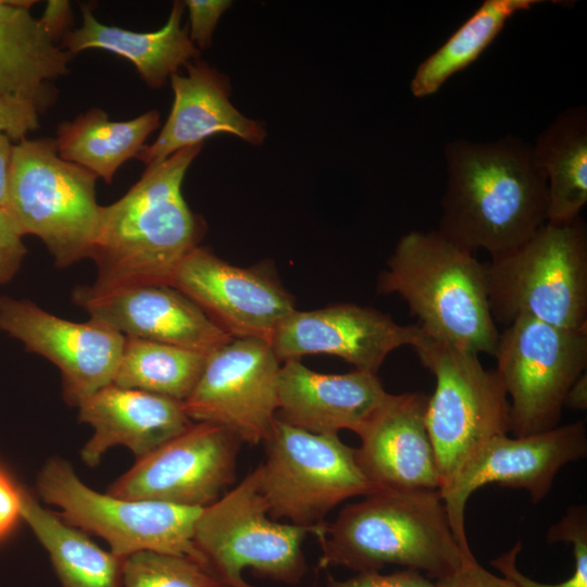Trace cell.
<instances>
[{"mask_svg":"<svg viewBox=\"0 0 587 587\" xmlns=\"http://www.w3.org/2000/svg\"><path fill=\"white\" fill-rule=\"evenodd\" d=\"M326 587H437L419 571L404 569L390 574L379 572L359 573L358 575L338 580L327 578Z\"/></svg>","mask_w":587,"mask_h":587,"instance_id":"836d02e7","label":"cell"},{"mask_svg":"<svg viewBox=\"0 0 587 587\" xmlns=\"http://www.w3.org/2000/svg\"><path fill=\"white\" fill-rule=\"evenodd\" d=\"M494 357L510 403V432L541 433L559 425L569 390L586 372L587 327L522 316L499 334Z\"/></svg>","mask_w":587,"mask_h":587,"instance_id":"8fae6325","label":"cell"},{"mask_svg":"<svg viewBox=\"0 0 587 587\" xmlns=\"http://www.w3.org/2000/svg\"><path fill=\"white\" fill-rule=\"evenodd\" d=\"M364 497L315 535L319 567L369 573L400 565L440 579L474 559L455 538L438 490H379Z\"/></svg>","mask_w":587,"mask_h":587,"instance_id":"3957f363","label":"cell"},{"mask_svg":"<svg viewBox=\"0 0 587 587\" xmlns=\"http://www.w3.org/2000/svg\"><path fill=\"white\" fill-rule=\"evenodd\" d=\"M37 490L46 503L61 510L59 516L67 524L100 536L117 557L150 550L185 555L210 569L193 541L202 509L98 492L59 457L40 470Z\"/></svg>","mask_w":587,"mask_h":587,"instance_id":"9c48e42d","label":"cell"},{"mask_svg":"<svg viewBox=\"0 0 587 587\" xmlns=\"http://www.w3.org/2000/svg\"><path fill=\"white\" fill-rule=\"evenodd\" d=\"M78 419L93 428L80 450L82 461L97 465L114 446L127 447L140 459L187 428L184 402L110 384L78 404Z\"/></svg>","mask_w":587,"mask_h":587,"instance_id":"7402d4cb","label":"cell"},{"mask_svg":"<svg viewBox=\"0 0 587 587\" xmlns=\"http://www.w3.org/2000/svg\"><path fill=\"white\" fill-rule=\"evenodd\" d=\"M447 186L438 230L474 253L504 254L547 223L548 183L533 146L511 135L445 148Z\"/></svg>","mask_w":587,"mask_h":587,"instance_id":"6da1fadb","label":"cell"},{"mask_svg":"<svg viewBox=\"0 0 587 587\" xmlns=\"http://www.w3.org/2000/svg\"><path fill=\"white\" fill-rule=\"evenodd\" d=\"M437 587H515L504 577L486 571L474 558L453 574L435 582Z\"/></svg>","mask_w":587,"mask_h":587,"instance_id":"d590c367","label":"cell"},{"mask_svg":"<svg viewBox=\"0 0 587 587\" xmlns=\"http://www.w3.org/2000/svg\"><path fill=\"white\" fill-rule=\"evenodd\" d=\"M97 176L63 160L51 138L13 143L5 210L24 235L39 237L55 265L89 258L100 205Z\"/></svg>","mask_w":587,"mask_h":587,"instance_id":"8992f818","label":"cell"},{"mask_svg":"<svg viewBox=\"0 0 587 587\" xmlns=\"http://www.w3.org/2000/svg\"><path fill=\"white\" fill-rule=\"evenodd\" d=\"M574 410H585L587 408V376L583 373L567 392L565 404Z\"/></svg>","mask_w":587,"mask_h":587,"instance_id":"ab89813d","label":"cell"},{"mask_svg":"<svg viewBox=\"0 0 587 587\" xmlns=\"http://www.w3.org/2000/svg\"><path fill=\"white\" fill-rule=\"evenodd\" d=\"M428 397L389 395L358 435L357 462L377 491L438 490L441 477L426 426Z\"/></svg>","mask_w":587,"mask_h":587,"instance_id":"d6986e66","label":"cell"},{"mask_svg":"<svg viewBox=\"0 0 587 587\" xmlns=\"http://www.w3.org/2000/svg\"><path fill=\"white\" fill-rule=\"evenodd\" d=\"M21 517L48 552L62 587H121L124 558L100 548L22 487Z\"/></svg>","mask_w":587,"mask_h":587,"instance_id":"484cf974","label":"cell"},{"mask_svg":"<svg viewBox=\"0 0 587 587\" xmlns=\"http://www.w3.org/2000/svg\"><path fill=\"white\" fill-rule=\"evenodd\" d=\"M184 4L189 11L190 40L197 48H208L221 15L232 2L228 0H187Z\"/></svg>","mask_w":587,"mask_h":587,"instance_id":"1f68e13d","label":"cell"},{"mask_svg":"<svg viewBox=\"0 0 587 587\" xmlns=\"http://www.w3.org/2000/svg\"><path fill=\"white\" fill-rule=\"evenodd\" d=\"M21 517V487H16L0 470V538L7 535Z\"/></svg>","mask_w":587,"mask_h":587,"instance_id":"8d00e7d4","label":"cell"},{"mask_svg":"<svg viewBox=\"0 0 587 587\" xmlns=\"http://www.w3.org/2000/svg\"><path fill=\"white\" fill-rule=\"evenodd\" d=\"M389 395L376 373L322 374L289 360L279 370L277 419L314 434L359 435Z\"/></svg>","mask_w":587,"mask_h":587,"instance_id":"ffe728a7","label":"cell"},{"mask_svg":"<svg viewBox=\"0 0 587 587\" xmlns=\"http://www.w3.org/2000/svg\"><path fill=\"white\" fill-rule=\"evenodd\" d=\"M160 123L157 110L125 122H113L100 108L89 109L57 130L60 158L75 163L110 184L118 167L137 158L146 139Z\"/></svg>","mask_w":587,"mask_h":587,"instance_id":"d4e9b609","label":"cell"},{"mask_svg":"<svg viewBox=\"0 0 587 587\" xmlns=\"http://www.w3.org/2000/svg\"><path fill=\"white\" fill-rule=\"evenodd\" d=\"M73 301L90 319L126 337L207 355L234 339L191 299L170 285H138L109 291L82 286L73 291Z\"/></svg>","mask_w":587,"mask_h":587,"instance_id":"ac0fdd59","label":"cell"},{"mask_svg":"<svg viewBox=\"0 0 587 587\" xmlns=\"http://www.w3.org/2000/svg\"><path fill=\"white\" fill-rule=\"evenodd\" d=\"M203 143L184 148L158 165L116 202L100 205L89 258L97 291L138 285H172L184 258L196 247L203 223L188 207L182 184Z\"/></svg>","mask_w":587,"mask_h":587,"instance_id":"7a4b0ae2","label":"cell"},{"mask_svg":"<svg viewBox=\"0 0 587 587\" xmlns=\"http://www.w3.org/2000/svg\"><path fill=\"white\" fill-rule=\"evenodd\" d=\"M186 75L171 76L174 102L171 113L152 145L143 146L139 159L147 167L160 164L175 152L218 133L260 145L265 132L255 121L242 115L229 101L224 77L204 62L193 60Z\"/></svg>","mask_w":587,"mask_h":587,"instance_id":"44dd1931","label":"cell"},{"mask_svg":"<svg viewBox=\"0 0 587 587\" xmlns=\"http://www.w3.org/2000/svg\"><path fill=\"white\" fill-rule=\"evenodd\" d=\"M34 3L0 0V95L26 102L40 114L55 101L51 83L68 73L72 55L30 14Z\"/></svg>","mask_w":587,"mask_h":587,"instance_id":"603a6c76","label":"cell"},{"mask_svg":"<svg viewBox=\"0 0 587 587\" xmlns=\"http://www.w3.org/2000/svg\"><path fill=\"white\" fill-rule=\"evenodd\" d=\"M259 488L258 470L203 508L196 521L193 541L212 572L227 587H253L242 578L245 569L286 584L301 580L307 571L302 542L308 528L278 523Z\"/></svg>","mask_w":587,"mask_h":587,"instance_id":"30bf717a","label":"cell"},{"mask_svg":"<svg viewBox=\"0 0 587 587\" xmlns=\"http://www.w3.org/2000/svg\"><path fill=\"white\" fill-rule=\"evenodd\" d=\"M376 288L401 297L428 336L495 355L500 332L488 302L486 264L438 229L402 236Z\"/></svg>","mask_w":587,"mask_h":587,"instance_id":"277c9868","label":"cell"},{"mask_svg":"<svg viewBox=\"0 0 587 587\" xmlns=\"http://www.w3.org/2000/svg\"><path fill=\"white\" fill-rule=\"evenodd\" d=\"M491 315L505 326L527 316L587 327V230L579 217L545 223L513 250L486 264Z\"/></svg>","mask_w":587,"mask_h":587,"instance_id":"5b68a950","label":"cell"},{"mask_svg":"<svg viewBox=\"0 0 587 587\" xmlns=\"http://www.w3.org/2000/svg\"><path fill=\"white\" fill-rule=\"evenodd\" d=\"M422 336L419 325H400L370 307L337 303L310 311L296 309L279 325L271 346L279 361L327 354L355 370L377 373L390 352L413 348Z\"/></svg>","mask_w":587,"mask_h":587,"instance_id":"e0dca14e","label":"cell"},{"mask_svg":"<svg viewBox=\"0 0 587 587\" xmlns=\"http://www.w3.org/2000/svg\"><path fill=\"white\" fill-rule=\"evenodd\" d=\"M72 11L65 0H49L41 17L38 20L43 30L57 43L68 32Z\"/></svg>","mask_w":587,"mask_h":587,"instance_id":"74e56055","label":"cell"},{"mask_svg":"<svg viewBox=\"0 0 587 587\" xmlns=\"http://www.w3.org/2000/svg\"><path fill=\"white\" fill-rule=\"evenodd\" d=\"M39 127V113L30 104L0 95V134L22 140Z\"/></svg>","mask_w":587,"mask_h":587,"instance_id":"e575fe53","label":"cell"},{"mask_svg":"<svg viewBox=\"0 0 587 587\" xmlns=\"http://www.w3.org/2000/svg\"><path fill=\"white\" fill-rule=\"evenodd\" d=\"M0 329L59 367L63 398L73 407L112 384L125 340L101 321L71 322L5 296L0 297Z\"/></svg>","mask_w":587,"mask_h":587,"instance_id":"2e32d148","label":"cell"},{"mask_svg":"<svg viewBox=\"0 0 587 587\" xmlns=\"http://www.w3.org/2000/svg\"><path fill=\"white\" fill-rule=\"evenodd\" d=\"M533 150L548 183L547 222L579 217L587 202L586 109L563 111L537 137Z\"/></svg>","mask_w":587,"mask_h":587,"instance_id":"4316f807","label":"cell"},{"mask_svg":"<svg viewBox=\"0 0 587 587\" xmlns=\"http://www.w3.org/2000/svg\"><path fill=\"white\" fill-rule=\"evenodd\" d=\"M80 9L83 23L64 35L63 50L71 55L87 49L117 54L130 61L151 88L163 86L180 66L200 54L188 30L180 27L184 2L175 1L166 24L148 33L104 25L95 17L90 5H80Z\"/></svg>","mask_w":587,"mask_h":587,"instance_id":"cb8c5ba5","label":"cell"},{"mask_svg":"<svg viewBox=\"0 0 587 587\" xmlns=\"http://www.w3.org/2000/svg\"><path fill=\"white\" fill-rule=\"evenodd\" d=\"M279 362L259 339H233L214 350L184 401L188 417L221 425L241 442H264L277 417Z\"/></svg>","mask_w":587,"mask_h":587,"instance_id":"4fadbf2b","label":"cell"},{"mask_svg":"<svg viewBox=\"0 0 587 587\" xmlns=\"http://www.w3.org/2000/svg\"><path fill=\"white\" fill-rule=\"evenodd\" d=\"M7 135L0 134V208H5L8 183L13 143Z\"/></svg>","mask_w":587,"mask_h":587,"instance_id":"f35d334b","label":"cell"},{"mask_svg":"<svg viewBox=\"0 0 587 587\" xmlns=\"http://www.w3.org/2000/svg\"><path fill=\"white\" fill-rule=\"evenodd\" d=\"M549 542L564 541L573 546L575 570L570 578L559 584H542L523 575L516 567L522 549L517 541L508 552L491 561L505 579L515 587H587V512L584 505L571 507L566 514L547 534Z\"/></svg>","mask_w":587,"mask_h":587,"instance_id":"4dcf8cb0","label":"cell"},{"mask_svg":"<svg viewBox=\"0 0 587 587\" xmlns=\"http://www.w3.org/2000/svg\"><path fill=\"white\" fill-rule=\"evenodd\" d=\"M587 454V433L582 421L551 429L509 437L497 435L482 445L453 478L439 490L452 532L465 550L464 511L472 494L488 484L524 489L533 503L550 491L559 471Z\"/></svg>","mask_w":587,"mask_h":587,"instance_id":"5bb4252c","label":"cell"},{"mask_svg":"<svg viewBox=\"0 0 587 587\" xmlns=\"http://www.w3.org/2000/svg\"><path fill=\"white\" fill-rule=\"evenodd\" d=\"M121 587H227L210 569L185 555L143 550L123 560Z\"/></svg>","mask_w":587,"mask_h":587,"instance_id":"f546056e","label":"cell"},{"mask_svg":"<svg viewBox=\"0 0 587 587\" xmlns=\"http://www.w3.org/2000/svg\"><path fill=\"white\" fill-rule=\"evenodd\" d=\"M232 338L272 342L295 310L292 296L265 266L241 267L196 247L179 264L172 285Z\"/></svg>","mask_w":587,"mask_h":587,"instance_id":"9a60e30c","label":"cell"},{"mask_svg":"<svg viewBox=\"0 0 587 587\" xmlns=\"http://www.w3.org/2000/svg\"><path fill=\"white\" fill-rule=\"evenodd\" d=\"M240 439L209 422H192L136 463L108 494L138 500L203 509L235 480Z\"/></svg>","mask_w":587,"mask_h":587,"instance_id":"7c38bea8","label":"cell"},{"mask_svg":"<svg viewBox=\"0 0 587 587\" xmlns=\"http://www.w3.org/2000/svg\"><path fill=\"white\" fill-rule=\"evenodd\" d=\"M26 252L23 234L7 210L0 208V285L14 277Z\"/></svg>","mask_w":587,"mask_h":587,"instance_id":"d6a6232c","label":"cell"},{"mask_svg":"<svg viewBox=\"0 0 587 587\" xmlns=\"http://www.w3.org/2000/svg\"><path fill=\"white\" fill-rule=\"evenodd\" d=\"M207 354L126 337L112 384L184 402L195 388Z\"/></svg>","mask_w":587,"mask_h":587,"instance_id":"f1b7e54d","label":"cell"},{"mask_svg":"<svg viewBox=\"0 0 587 587\" xmlns=\"http://www.w3.org/2000/svg\"><path fill=\"white\" fill-rule=\"evenodd\" d=\"M539 0H485L473 14L416 68L411 92L423 98L437 92L455 73L466 68L488 48L507 22Z\"/></svg>","mask_w":587,"mask_h":587,"instance_id":"83f0119b","label":"cell"},{"mask_svg":"<svg viewBox=\"0 0 587 587\" xmlns=\"http://www.w3.org/2000/svg\"><path fill=\"white\" fill-rule=\"evenodd\" d=\"M257 470L272 519L316 529L340 502L376 492L360 469L355 449L338 434H314L276 417Z\"/></svg>","mask_w":587,"mask_h":587,"instance_id":"ba28073f","label":"cell"},{"mask_svg":"<svg viewBox=\"0 0 587 587\" xmlns=\"http://www.w3.org/2000/svg\"><path fill=\"white\" fill-rule=\"evenodd\" d=\"M413 349L436 380L426 426L441 488L482 445L510 432V403L497 371L486 370L477 354L424 332Z\"/></svg>","mask_w":587,"mask_h":587,"instance_id":"52a82bcc","label":"cell"}]
</instances>
